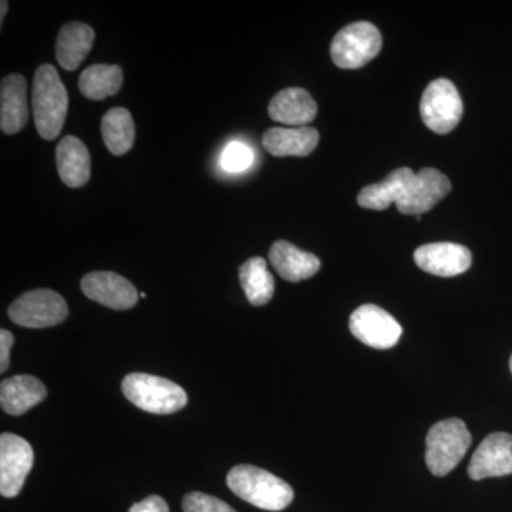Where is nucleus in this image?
Listing matches in <instances>:
<instances>
[{
	"label": "nucleus",
	"instance_id": "b1692460",
	"mask_svg": "<svg viewBox=\"0 0 512 512\" xmlns=\"http://www.w3.org/2000/svg\"><path fill=\"white\" fill-rule=\"evenodd\" d=\"M123 70L120 66L94 64L84 70L79 79V89L86 99L100 101L120 92Z\"/></svg>",
	"mask_w": 512,
	"mask_h": 512
},
{
	"label": "nucleus",
	"instance_id": "bb28decb",
	"mask_svg": "<svg viewBox=\"0 0 512 512\" xmlns=\"http://www.w3.org/2000/svg\"><path fill=\"white\" fill-rule=\"evenodd\" d=\"M128 512H170V508L160 495H150L146 500L134 504Z\"/></svg>",
	"mask_w": 512,
	"mask_h": 512
},
{
	"label": "nucleus",
	"instance_id": "39448f33",
	"mask_svg": "<svg viewBox=\"0 0 512 512\" xmlns=\"http://www.w3.org/2000/svg\"><path fill=\"white\" fill-rule=\"evenodd\" d=\"M382 35L369 22H356L340 30L330 45V56L340 69H359L382 49Z\"/></svg>",
	"mask_w": 512,
	"mask_h": 512
},
{
	"label": "nucleus",
	"instance_id": "f3484780",
	"mask_svg": "<svg viewBox=\"0 0 512 512\" xmlns=\"http://www.w3.org/2000/svg\"><path fill=\"white\" fill-rule=\"evenodd\" d=\"M318 143V130L311 127H275L265 131L262 137L265 150L274 157H306Z\"/></svg>",
	"mask_w": 512,
	"mask_h": 512
},
{
	"label": "nucleus",
	"instance_id": "423d86ee",
	"mask_svg": "<svg viewBox=\"0 0 512 512\" xmlns=\"http://www.w3.org/2000/svg\"><path fill=\"white\" fill-rule=\"evenodd\" d=\"M69 308L62 296L50 289L23 293L9 306V318L23 328H52L64 322Z\"/></svg>",
	"mask_w": 512,
	"mask_h": 512
},
{
	"label": "nucleus",
	"instance_id": "5701e85b",
	"mask_svg": "<svg viewBox=\"0 0 512 512\" xmlns=\"http://www.w3.org/2000/svg\"><path fill=\"white\" fill-rule=\"evenodd\" d=\"M239 281H241L242 289L251 305L264 306L274 296V276L268 271V265L264 258L255 256L241 265Z\"/></svg>",
	"mask_w": 512,
	"mask_h": 512
},
{
	"label": "nucleus",
	"instance_id": "f257e3e1",
	"mask_svg": "<svg viewBox=\"0 0 512 512\" xmlns=\"http://www.w3.org/2000/svg\"><path fill=\"white\" fill-rule=\"evenodd\" d=\"M32 106L39 136L47 141L59 137L69 109V94L52 64H42L36 70Z\"/></svg>",
	"mask_w": 512,
	"mask_h": 512
},
{
	"label": "nucleus",
	"instance_id": "9d476101",
	"mask_svg": "<svg viewBox=\"0 0 512 512\" xmlns=\"http://www.w3.org/2000/svg\"><path fill=\"white\" fill-rule=\"evenodd\" d=\"M450 191L451 183L446 175L434 168H423L407 184L403 197L396 204L397 211L420 217L439 204Z\"/></svg>",
	"mask_w": 512,
	"mask_h": 512
},
{
	"label": "nucleus",
	"instance_id": "c85d7f7f",
	"mask_svg": "<svg viewBox=\"0 0 512 512\" xmlns=\"http://www.w3.org/2000/svg\"><path fill=\"white\" fill-rule=\"evenodd\" d=\"M0 9H2V13H0V22H3L6 12H8V2H6V0H2V3H0Z\"/></svg>",
	"mask_w": 512,
	"mask_h": 512
},
{
	"label": "nucleus",
	"instance_id": "f03ea898",
	"mask_svg": "<svg viewBox=\"0 0 512 512\" xmlns=\"http://www.w3.org/2000/svg\"><path fill=\"white\" fill-rule=\"evenodd\" d=\"M229 490L242 500L266 511H282L293 501L291 485L262 468L241 464L227 476Z\"/></svg>",
	"mask_w": 512,
	"mask_h": 512
},
{
	"label": "nucleus",
	"instance_id": "412c9836",
	"mask_svg": "<svg viewBox=\"0 0 512 512\" xmlns=\"http://www.w3.org/2000/svg\"><path fill=\"white\" fill-rule=\"evenodd\" d=\"M412 168H399L387 175L382 183L367 185L357 195V204L367 210L383 211L392 204H397L403 197L407 184L412 180Z\"/></svg>",
	"mask_w": 512,
	"mask_h": 512
},
{
	"label": "nucleus",
	"instance_id": "7ed1b4c3",
	"mask_svg": "<svg viewBox=\"0 0 512 512\" xmlns=\"http://www.w3.org/2000/svg\"><path fill=\"white\" fill-rule=\"evenodd\" d=\"M124 396L138 409L153 414H173L183 410L188 396L171 380L146 373H131L121 383Z\"/></svg>",
	"mask_w": 512,
	"mask_h": 512
},
{
	"label": "nucleus",
	"instance_id": "c756f323",
	"mask_svg": "<svg viewBox=\"0 0 512 512\" xmlns=\"http://www.w3.org/2000/svg\"><path fill=\"white\" fill-rule=\"evenodd\" d=\"M140 296H141V298H147V295H146V293H144V292H141V293H140Z\"/></svg>",
	"mask_w": 512,
	"mask_h": 512
},
{
	"label": "nucleus",
	"instance_id": "20e7f679",
	"mask_svg": "<svg viewBox=\"0 0 512 512\" xmlns=\"http://www.w3.org/2000/svg\"><path fill=\"white\" fill-rule=\"evenodd\" d=\"M473 443L466 423L460 419L439 421L426 439V464L431 474L444 477L458 466Z\"/></svg>",
	"mask_w": 512,
	"mask_h": 512
},
{
	"label": "nucleus",
	"instance_id": "2eb2a0df",
	"mask_svg": "<svg viewBox=\"0 0 512 512\" xmlns=\"http://www.w3.org/2000/svg\"><path fill=\"white\" fill-rule=\"evenodd\" d=\"M269 116L286 126L305 127L312 123L318 114V106L309 92L301 87L282 90L271 100Z\"/></svg>",
	"mask_w": 512,
	"mask_h": 512
},
{
	"label": "nucleus",
	"instance_id": "cd10ccee",
	"mask_svg": "<svg viewBox=\"0 0 512 512\" xmlns=\"http://www.w3.org/2000/svg\"><path fill=\"white\" fill-rule=\"evenodd\" d=\"M13 342H15V338H13L12 332L6 329L0 330V373H5L8 370L9 353Z\"/></svg>",
	"mask_w": 512,
	"mask_h": 512
},
{
	"label": "nucleus",
	"instance_id": "6ab92c4d",
	"mask_svg": "<svg viewBox=\"0 0 512 512\" xmlns=\"http://www.w3.org/2000/svg\"><path fill=\"white\" fill-rule=\"evenodd\" d=\"M46 396L45 384L33 376H13L0 384V403L3 412L10 416H22L42 403Z\"/></svg>",
	"mask_w": 512,
	"mask_h": 512
},
{
	"label": "nucleus",
	"instance_id": "9b49d317",
	"mask_svg": "<svg viewBox=\"0 0 512 512\" xmlns=\"http://www.w3.org/2000/svg\"><path fill=\"white\" fill-rule=\"evenodd\" d=\"M512 474V436L493 433L485 437L468 464L471 480L504 477Z\"/></svg>",
	"mask_w": 512,
	"mask_h": 512
},
{
	"label": "nucleus",
	"instance_id": "ddd939ff",
	"mask_svg": "<svg viewBox=\"0 0 512 512\" xmlns=\"http://www.w3.org/2000/svg\"><path fill=\"white\" fill-rule=\"evenodd\" d=\"M414 262L427 274L450 278L467 272L473 262V255L463 245L436 242L416 249Z\"/></svg>",
	"mask_w": 512,
	"mask_h": 512
},
{
	"label": "nucleus",
	"instance_id": "f8f14e48",
	"mask_svg": "<svg viewBox=\"0 0 512 512\" xmlns=\"http://www.w3.org/2000/svg\"><path fill=\"white\" fill-rule=\"evenodd\" d=\"M82 291L92 301L116 311L133 308L140 296L136 286L114 272H92L84 276Z\"/></svg>",
	"mask_w": 512,
	"mask_h": 512
},
{
	"label": "nucleus",
	"instance_id": "6e6552de",
	"mask_svg": "<svg viewBox=\"0 0 512 512\" xmlns=\"http://www.w3.org/2000/svg\"><path fill=\"white\" fill-rule=\"evenodd\" d=\"M350 332L373 349H390L399 343L402 326L389 312L376 305H363L350 316Z\"/></svg>",
	"mask_w": 512,
	"mask_h": 512
},
{
	"label": "nucleus",
	"instance_id": "0eeeda50",
	"mask_svg": "<svg viewBox=\"0 0 512 512\" xmlns=\"http://www.w3.org/2000/svg\"><path fill=\"white\" fill-rule=\"evenodd\" d=\"M463 113V100L450 80H434L424 90L420 101L421 119L434 133L447 134L453 131Z\"/></svg>",
	"mask_w": 512,
	"mask_h": 512
},
{
	"label": "nucleus",
	"instance_id": "1a4fd4ad",
	"mask_svg": "<svg viewBox=\"0 0 512 512\" xmlns=\"http://www.w3.org/2000/svg\"><path fill=\"white\" fill-rule=\"evenodd\" d=\"M35 461L28 441L16 434L0 437V494L5 498L18 497Z\"/></svg>",
	"mask_w": 512,
	"mask_h": 512
},
{
	"label": "nucleus",
	"instance_id": "a878e982",
	"mask_svg": "<svg viewBox=\"0 0 512 512\" xmlns=\"http://www.w3.org/2000/svg\"><path fill=\"white\" fill-rule=\"evenodd\" d=\"M183 510L184 512H237L220 498L202 493L185 495Z\"/></svg>",
	"mask_w": 512,
	"mask_h": 512
},
{
	"label": "nucleus",
	"instance_id": "dca6fc26",
	"mask_svg": "<svg viewBox=\"0 0 512 512\" xmlns=\"http://www.w3.org/2000/svg\"><path fill=\"white\" fill-rule=\"evenodd\" d=\"M56 164L60 180L67 187L80 188L89 183L92 158L80 138L64 137L56 148Z\"/></svg>",
	"mask_w": 512,
	"mask_h": 512
},
{
	"label": "nucleus",
	"instance_id": "7c9ffc66",
	"mask_svg": "<svg viewBox=\"0 0 512 512\" xmlns=\"http://www.w3.org/2000/svg\"><path fill=\"white\" fill-rule=\"evenodd\" d=\"M510 367H511V373H512V356H511V360H510Z\"/></svg>",
	"mask_w": 512,
	"mask_h": 512
},
{
	"label": "nucleus",
	"instance_id": "4be33fe9",
	"mask_svg": "<svg viewBox=\"0 0 512 512\" xmlns=\"http://www.w3.org/2000/svg\"><path fill=\"white\" fill-rule=\"evenodd\" d=\"M101 136L113 156H124L133 148L136 127L130 111L116 107L104 114L101 120Z\"/></svg>",
	"mask_w": 512,
	"mask_h": 512
},
{
	"label": "nucleus",
	"instance_id": "4468645a",
	"mask_svg": "<svg viewBox=\"0 0 512 512\" xmlns=\"http://www.w3.org/2000/svg\"><path fill=\"white\" fill-rule=\"evenodd\" d=\"M28 83L22 74L3 77L0 86V128L5 134H16L28 124Z\"/></svg>",
	"mask_w": 512,
	"mask_h": 512
},
{
	"label": "nucleus",
	"instance_id": "aec40b11",
	"mask_svg": "<svg viewBox=\"0 0 512 512\" xmlns=\"http://www.w3.org/2000/svg\"><path fill=\"white\" fill-rule=\"evenodd\" d=\"M94 30L86 23L73 22L60 29L56 40V59L64 70L73 72L89 55L94 43Z\"/></svg>",
	"mask_w": 512,
	"mask_h": 512
},
{
	"label": "nucleus",
	"instance_id": "a211bd4d",
	"mask_svg": "<svg viewBox=\"0 0 512 512\" xmlns=\"http://www.w3.org/2000/svg\"><path fill=\"white\" fill-rule=\"evenodd\" d=\"M269 261L285 281L301 282L318 274V256L302 251L288 241H276L269 249Z\"/></svg>",
	"mask_w": 512,
	"mask_h": 512
},
{
	"label": "nucleus",
	"instance_id": "393cba45",
	"mask_svg": "<svg viewBox=\"0 0 512 512\" xmlns=\"http://www.w3.org/2000/svg\"><path fill=\"white\" fill-rule=\"evenodd\" d=\"M254 163V153L247 144L232 141L225 147L221 156V165L228 173H242Z\"/></svg>",
	"mask_w": 512,
	"mask_h": 512
}]
</instances>
